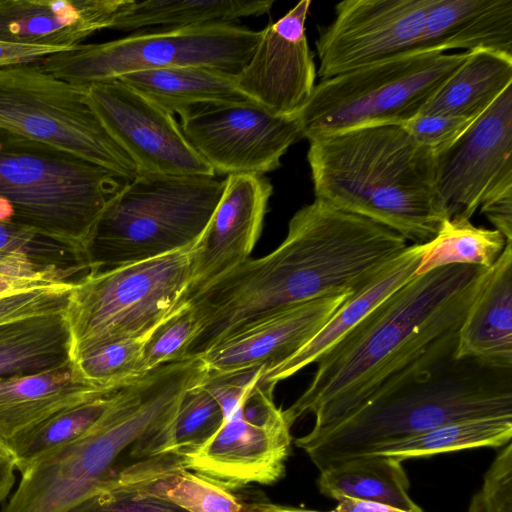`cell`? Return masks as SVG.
<instances>
[{
	"mask_svg": "<svg viewBox=\"0 0 512 512\" xmlns=\"http://www.w3.org/2000/svg\"><path fill=\"white\" fill-rule=\"evenodd\" d=\"M15 464L12 458L0 457V503L4 502L15 483Z\"/></svg>",
	"mask_w": 512,
	"mask_h": 512,
	"instance_id": "f6af8a7d",
	"label": "cell"
},
{
	"mask_svg": "<svg viewBox=\"0 0 512 512\" xmlns=\"http://www.w3.org/2000/svg\"><path fill=\"white\" fill-rule=\"evenodd\" d=\"M0 457L1 458H12L9 449L2 443H0Z\"/></svg>",
	"mask_w": 512,
	"mask_h": 512,
	"instance_id": "7dc6e473",
	"label": "cell"
},
{
	"mask_svg": "<svg viewBox=\"0 0 512 512\" xmlns=\"http://www.w3.org/2000/svg\"><path fill=\"white\" fill-rule=\"evenodd\" d=\"M71 363L66 312L33 315L0 324V379L51 372Z\"/></svg>",
	"mask_w": 512,
	"mask_h": 512,
	"instance_id": "cb8c5ba5",
	"label": "cell"
},
{
	"mask_svg": "<svg viewBox=\"0 0 512 512\" xmlns=\"http://www.w3.org/2000/svg\"><path fill=\"white\" fill-rule=\"evenodd\" d=\"M422 251L423 244L408 245L370 282L350 296L300 350L274 368L262 371L259 380L274 388L278 382L315 363L324 351L415 276Z\"/></svg>",
	"mask_w": 512,
	"mask_h": 512,
	"instance_id": "603a6c76",
	"label": "cell"
},
{
	"mask_svg": "<svg viewBox=\"0 0 512 512\" xmlns=\"http://www.w3.org/2000/svg\"><path fill=\"white\" fill-rule=\"evenodd\" d=\"M196 330L194 314L188 304L184 303L157 326L148 338L143 353L145 371L187 359V350Z\"/></svg>",
	"mask_w": 512,
	"mask_h": 512,
	"instance_id": "d590c367",
	"label": "cell"
},
{
	"mask_svg": "<svg viewBox=\"0 0 512 512\" xmlns=\"http://www.w3.org/2000/svg\"><path fill=\"white\" fill-rule=\"evenodd\" d=\"M64 512H187L131 485L101 488Z\"/></svg>",
	"mask_w": 512,
	"mask_h": 512,
	"instance_id": "74e56055",
	"label": "cell"
},
{
	"mask_svg": "<svg viewBox=\"0 0 512 512\" xmlns=\"http://www.w3.org/2000/svg\"><path fill=\"white\" fill-rule=\"evenodd\" d=\"M75 282H55L0 296V324L23 317L66 312Z\"/></svg>",
	"mask_w": 512,
	"mask_h": 512,
	"instance_id": "8d00e7d4",
	"label": "cell"
},
{
	"mask_svg": "<svg viewBox=\"0 0 512 512\" xmlns=\"http://www.w3.org/2000/svg\"><path fill=\"white\" fill-rule=\"evenodd\" d=\"M116 391L58 412L13 439L8 449L15 468L21 473L41 456L89 431L111 407Z\"/></svg>",
	"mask_w": 512,
	"mask_h": 512,
	"instance_id": "4dcf8cb0",
	"label": "cell"
},
{
	"mask_svg": "<svg viewBox=\"0 0 512 512\" xmlns=\"http://www.w3.org/2000/svg\"><path fill=\"white\" fill-rule=\"evenodd\" d=\"M467 55L417 50L320 80L298 115L302 138L404 124L420 113Z\"/></svg>",
	"mask_w": 512,
	"mask_h": 512,
	"instance_id": "ba28073f",
	"label": "cell"
},
{
	"mask_svg": "<svg viewBox=\"0 0 512 512\" xmlns=\"http://www.w3.org/2000/svg\"><path fill=\"white\" fill-rule=\"evenodd\" d=\"M291 427L284 421L262 426L236 410L197 451L182 458L183 466L228 488L280 480L290 455Z\"/></svg>",
	"mask_w": 512,
	"mask_h": 512,
	"instance_id": "ac0fdd59",
	"label": "cell"
},
{
	"mask_svg": "<svg viewBox=\"0 0 512 512\" xmlns=\"http://www.w3.org/2000/svg\"><path fill=\"white\" fill-rule=\"evenodd\" d=\"M14 253L81 276L89 270L82 253L33 232L0 223V256Z\"/></svg>",
	"mask_w": 512,
	"mask_h": 512,
	"instance_id": "e575fe53",
	"label": "cell"
},
{
	"mask_svg": "<svg viewBox=\"0 0 512 512\" xmlns=\"http://www.w3.org/2000/svg\"><path fill=\"white\" fill-rule=\"evenodd\" d=\"M131 0H0V40L70 50L111 28Z\"/></svg>",
	"mask_w": 512,
	"mask_h": 512,
	"instance_id": "d6986e66",
	"label": "cell"
},
{
	"mask_svg": "<svg viewBox=\"0 0 512 512\" xmlns=\"http://www.w3.org/2000/svg\"><path fill=\"white\" fill-rule=\"evenodd\" d=\"M317 486L322 495L336 501L349 497L424 512L409 495L402 462L386 456H367L321 471Z\"/></svg>",
	"mask_w": 512,
	"mask_h": 512,
	"instance_id": "4316f807",
	"label": "cell"
},
{
	"mask_svg": "<svg viewBox=\"0 0 512 512\" xmlns=\"http://www.w3.org/2000/svg\"><path fill=\"white\" fill-rule=\"evenodd\" d=\"M310 5V0L300 1L261 30L251 58L235 75L245 96L276 115L298 116L316 85L314 54L305 29Z\"/></svg>",
	"mask_w": 512,
	"mask_h": 512,
	"instance_id": "9a60e30c",
	"label": "cell"
},
{
	"mask_svg": "<svg viewBox=\"0 0 512 512\" xmlns=\"http://www.w3.org/2000/svg\"><path fill=\"white\" fill-rule=\"evenodd\" d=\"M194 245L75 282L66 310L75 362L107 344L152 333L183 304Z\"/></svg>",
	"mask_w": 512,
	"mask_h": 512,
	"instance_id": "52a82bcc",
	"label": "cell"
},
{
	"mask_svg": "<svg viewBox=\"0 0 512 512\" xmlns=\"http://www.w3.org/2000/svg\"><path fill=\"white\" fill-rule=\"evenodd\" d=\"M480 212L507 241H512V189L505 190L480 205Z\"/></svg>",
	"mask_w": 512,
	"mask_h": 512,
	"instance_id": "7bdbcfd3",
	"label": "cell"
},
{
	"mask_svg": "<svg viewBox=\"0 0 512 512\" xmlns=\"http://www.w3.org/2000/svg\"><path fill=\"white\" fill-rule=\"evenodd\" d=\"M511 438L512 416L481 417L442 424L388 444L373 455L402 462L453 451L499 448Z\"/></svg>",
	"mask_w": 512,
	"mask_h": 512,
	"instance_id": "f1b7e54d",
	"label": "cell"
},
{
	"mask_svg": "<svg viewBox=\"0 0 512 512\" xmlns=\"http://www.w3.org/2000/svg\"><path fill=\"white\" fill-rule=\"evenodd\" d=\"M436 187L449 218L467 219L484 201L512 189V85L436 153Z\"/></svg>",
	"mask_w": 512,
	"mask_h": 512,
	"instance_id": "4fadbf2b",
	"label": "cell"
},
{
	"mask_svg": "<svg viewBox=\"0 0 512 512\" xmlns=\"http://www.w3.org/2000/svg\"><path fill=\"white\" fill-rule=\"evenodd\" d=\"M114 391L96 388L77 373L74 363L42 374L0 379V443L67 408Z\"/></svg>",
	"mask_w": 512,
	"mask_h": 512,
	"instance_id": "7402d4cb",
	"label": "cell"
},
{
	"mask_svg": "<svg viewBox=\"0 0 512 512\" xmlns=\"http://www.w3.org/2000/svg\"><path fill=\"white\" fill-rule=\"evenodd\" d=\"M224 189L210 176L139 173L107 202L84 249L90 271L140 262L194 245Z\"/></svg>",
	"mask_w": 512,
	"mask_h": 512,
	"instance_id": "8992f818",
	"label": "cell"
},
{
	"mask_svg": "<svg viewBox=\"0 0 512 512\" xmlns=\"http://www.w3.org/2000/svg\"><path fill=\"white\" fill-rule=\"evenodd\" d=\"M67 50L23 45L0 40V69L41 63L47 56Z\"/></svg>",
	"mask_w": 512,
	"mask_h": 512,
	"instance_id": "b9f144b4",
	"label": "cell"
},
{
	"mask_svg": "<svg viewBox=\"0 0 512 512\" xmlns=\"http://www.w3.org/2000/svg\"><path fill=\"white\" fill-rule=\"evenodd\" d=\"M455 358L512 370V242L486 271L459 328Z\"/></svg>",
	"mask_w": 512,
	"mask_h": 512,
	"instance_id": "ffe728a7",
	"label": "cell"
},
{
	"mask_svg": "<svg viewBox=\"0 0 512 512\" xmlns=\"http://www.w3.org/2000/svg\"><path fill=\"white\" fill-rule=\"evenodd\" d=\"M333 512H408L403 509L373 501L343 497L337 500Z\"/></svg>",
	"mask_w": 512,
	"mask_h": 512,
	"instance_id": "ee69618b",
	"label": "cell"
},
{
	"mask_svg": "<svg viewBox=\"0 0 512 512\" xmlns=\"http://www.w3.org/2000/svg\"><path fill=\"white\" fill-rule=\"evenodd\" d=\"M512 85V56L476 50L440 86L419 114L442 113L478 118Z\"/></svg>",
	"mask_w": 512,
	"mask_h": 512,
	"instance_id": "484cf974",
	"label": "cell"
},
{
	"mask_svg": "<svg viewBox=\"0 0 512 512\" xmlns=\"http://www.w3.org/2000/svg\"><path fill=\"white\" fill-rule=\"evenodd\" d=\"M314 195L423 244L449 218L436 187V154L399 124L349 129L309 141Z\"/></svg>",
	"mask_w": 512,
	"mask_h": 512,
	"instance_id": "3957f363",
	"label": "cell"
},
{
	"mask_svg": "<svg viewBox=\"0 0 512 512\" xmlns=\"http://www.w3.org/2000/svg\"><path fill=\"white\" fill-rule=\"evenodd\" d=\"M512 56V0H430L421 50Z\"/></svg>",
	"mask_w": 512,
	"mask_h": 512,
	"instance_id": "44dd1931",
	"label": "cell"
},
{
	"mask_svg": "<svg viewBox=\"0 0 512 512\" xmlns=\"http://www.w3.org/2000/svg\"><path fill=\"white\" fill-rule=\"evenodd\" d=\"M187 512H242L245 503L230 488L178 466L132 484Z\"/></svg>",
	"mask_w": 512,
	"mask_h": 512,
	"instance_id": "1f68e13d",
	"label": "cell"
},
{
	"mask_svg": "<svg viewBox=\"0 0 512 512\" xmlns=\"http://www.w3.org/2000/svg\"><path fill=\"white\" fill-rule=\"evenodd\" d=\"M476 119L442 113L418 114L402 126L419 144L436 154L450 146Z\"/></svg>",
	"mask_w": 512,
	"mask_h": 512,
	"instance_id": "60d3db41",
	"label": "cell"
},
{
	"mask_svg": "<svg viewBox=\"0 0 512 512\" xmlns=\"http://www.w3.org/2000/svg\"><path fill=\"white\" fill-rule=\"evenodd\" d=\"M0 128L107 168L127 181L139 171L93 109L87 86L38 64L0 69Z\"/></svg>",
	"mask_w": 512,
	"mask_h": 512,
	"instance_id": "30bf717a",
	"label": "cell"
},
{
	"mask_svg": "<svg viewBox=\"0 0 512 512\" xmlns=\"http://www.w3.org/2000/svg\"><path fill=\"white\" fill-rule=\"evenodd\" d=\"M83 276L24 254L0 256V296L55 282H77Z\"/></svg>",
	"mask_w": 512,
	"mask_h": 512,
	"instance_id": "f35d334b",
	"label": "cell"
},
{
	"mask_svg": "<svg viewBox=\"0 0 512 512\" xmlns=\"http://www.w3.org/2000/svg\"><path fill=\"white\" fill-rule=\"evenodd\" d=\"M507 242L496 229L477 227L470 219L460 216L447 218L436 235L423 243L422 256L415 275L454 264L489 269L501 255Z\"/></svg>",
	"mask_w": 512,
	"mask_h": 512,
	"instance_id": "f546056e",
	"label": "cell"
},
{
	"mask_svg": "<svg viewBox=\"0 0 512 512\" xmlns=\"http://www.w3.org/2000/svg\"><path fill=\"white\" fill-rule=\"evenodd\" d=\"M120 81L174 115L209 103H254L237 87L235 75L205 66L134 72Z\"/></svg>",
	"mask_w": 512,
	"mask_h": 512,
	"instance_id": "d4e9b609",
	"label": "cell"
},
{
	"mask_svg": "<svg viewBox=\"0 0 512 512\" xmlns=\"http://www.w3.org/2000/svg\"><path fill=\"white\" fill-rule=\"evenodd\" d=\"M150 335L100 347L73 362L75 369L86 383L96 388L119 390L148 373L144 368L143 353Z\"/></svg>",
	"mask_w": 512,
	"mask_h": 512,
	"instance_id": "d6a6232c",
	"label": "cell"
},
{
	"mask_svg": "<svg viewBox=\"0 0 512 512\" xmlns=\"http://www.w3.org/2000/svg\"><path fill=\"white\" fill-rule=\"evenodd\" d=\"M180 118L182 133L215 175L274 171L302 138L298 116L276 115L256 103L202 104Z\"/></svg>",
	"mask_w": 512,
	"mask_h": 512,
	"instance_id": "8fae6325",
	"label": "cell"
},
{
	"mask_svg": "<svg viewBox=\"0 0 512 512\" xmlns=\"http://www.w3.org/2000/svg\"><path fill=\"white\" fill-rule=\"evenodd\" d=\"M430 0H345L315 41L320 80L421 50Z\"/></svg>",
	"mask_w": 512,
	"mask_h": 512,
	"instance_id": "7c38bea8",
	"label": "cell"
},
{
	"mask_svg": "<svg viewBox=\"0 0 512 512\" xmlns=\"http://www.w3.org/2000/svg\"><path fill=\"white\" fill-rule=\"evenodd\" d=\"M242 512H333L298 508L270 502L245 503Z\"/></svg>",
	"mask_w": 512,
	"mask_h": 512,
	"instance_id": "bcb514c9",
	"label": "cell"
},
{
	"mask_svg": "<svg viewBox=\"0 0 512 512\" xmlns=\"http://www.w3.org/2000/svg\"><path fill=\"white\" fill-rule=\"evenodd\" d=\"M352 295L306 301L271 314L229 336L201 357L209 375L266 372L300 350Z\"/></svg>",
	"mask_w": 512,
	"mask_h": 512,
	"instance_id": "e0dca14e",
	"label": "cell"
},
{
	"mask_svg": "<svg viewBox=\"0 0 512 512\" xmlns=\"http://www.w3.org/2000/svg\"><path fill=\"white\" fill-rule=\"evenodd\" d=\"M260 36L261 31L234 23L145 28L116 40L80 44L51 54L40 65L56 78L80 86L182 66H205L237 75Z\"/></svg>",
	"mask_w": 512,
	"mask_h": 512,
	"instance_id": "9c48e42d",
	"label": "cell"
},
{
	"mask_svg": "<svg viewBox=\"0 0 512 512\" xmlns=\"http://www.w3.org/2000/svg\"><path fill=\"white\" fill-rule=\"evenodd\" d=\"M128 182L105 167L0 128V223L84 255L107 202Z\"/></svg>",
	"mask_w": 512,
	"mask_h": 512,
	"instance_id": "5b68a950",
	"label": "cell"
},
{
	"mask_svg": "<svg viewBox=\"0 0 512 512\" xmlns=\"http://www.w3.org/2000/svg\"><path fill=\"white\" fill-rule=\"evenodd\" d=\"M273 4L272 0H131L110 29L133 32L156 26L234 23L240 18L269 13Z\"/></svg>",
	"mask_w": 512,
	"mask_h": 512,
	"instance_id": "83f0119b",
	"label": "cell"
},
{
	"mask_svg": "<svg viewBox=\"0 0 512 512\" xmlns=\"http://www.w3.org/2000/svg\"><path fill=\"white\" fill-rule=\"evenodd\" d=\"M89 101L139 173L210 176L174 115L119 79L87 85Z\"/></svg>",
	"mask_w": 512,
	"mask_h": 512,
	"instance_id": "5bb4252c",
	"label": "cell"
},
{
	"mask_svg": "<svg viewBox=\"0 0 512 512\" xmlns=\"http://www.w3.org/2000/svg\"><path fill=\"white\" fill-rule=\"evenodd\" d=\"M512 416V370L452 359L297 438L319 472L445 423Z\"/></svg>",
	"mask_w": 512,
	"mask_h": 512,
	"instance_id": "277c9868",
	"label": "cell"
},
{
	"mask_svg": "<svg viewBox=\"0 0 512 512\" xmlns=\"http://www.w3.org/2000/svg\"><path fill=\"white\" fill-rule=\"evenodd\" d=\"M486 271L439 267L387 297L315 361L310 384L283 410L289 426L308 414L314 429L327 426L455 357L459 328Z\"/></svg>",
	"mask_w": 512,
	"mask_h": 512,
	"instance_id": "7a4b0ae2",
	"label": "cell"
},
{
	"mask_svg": "<svg viewBox=\"0 0 512 512\" xmlns=\"http://www.w3.org/2000/svg\"><path fill=\"white\" fill-rule=\"evenodd\" d=\"M223 410L202 384L183 396L172 430V452L181 459L202 447L224 422Z\"/></svg>",
	"mask_w": 512,
	"mask_h": 512,
	"instance_id": "836d02e7",
	"label": "cell"
},
{
	"mask_svg": "<svg viewBox=\"0 0 512 512\" xmlns=\"http://www.w3.org/2000/svg\"><path fill=\"white\" fill-rule=\"evenodd\" d=\"M272 193L273 186L263 175L226 177L217 207L193 249L185 301L249 259L261 235Z\"/></svg>",
	"mask_w": 512,
	"mask_h": 512,
	"instance_id": "2e32d148",
	"label": "cell"
},
{
	"mask_svg": "<svg viewBox=\"0 0 512 512\" xmlns=\"http://www.w3.org/2000/svg\"><path fill=\"white\" fill-rule=\"evenodd\" d=\"M408 246L395 231L316 199L290 219L271 253L248 259L188 298L199 358L243 328L291 306L353 295Z\"/></svg>",
	"mask_w": 512,
	"mask_h": 512,
	"instance_id": "6da1fadb",
	"label": "cell"
},
{
	"mask_svg": "<svg viewBox=\"0 0 512 512\" xmlns=\"http://www.w3.org/2000/svg\"><path fill=\"white\" fill-rule=\"evenodd\" d=\"M468 512H512V443L498 452Z\"/></svg>",
	"mask_w": 512,
	"mask_h": 512,
	"instance_id": "ab89813d",
	"label": "cell"
}]
</instances>
